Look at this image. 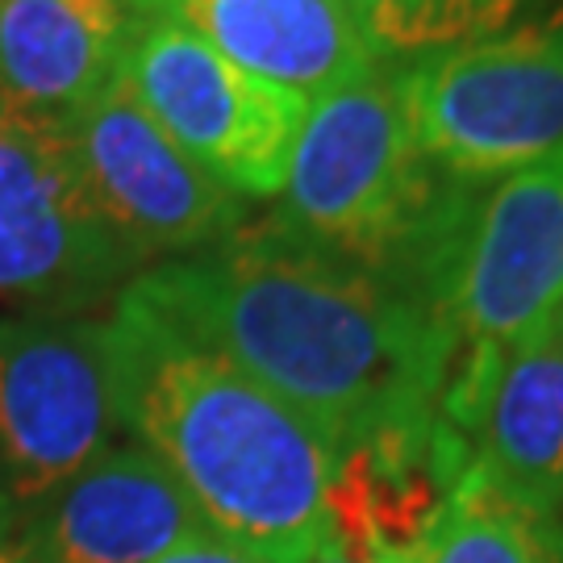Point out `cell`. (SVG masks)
<instances>
[{
  "instance_id": "obj_17",
  "label": "cell",
  "mask_w": 563,
  "mask_h": 563,
  "mask_svg": "<svg viewBox=\"0 0 563 563\" xmlns=\"http://www.w3.org/2000/svg\"><path fill=\"white\" fill-rule=\"evenodd\" d=\"M305 563H372V560H351V555H339V551H330V547H318Z\"/></svg>"
},
{
  "instance_id": "obj_3",
  "label": "cell",
  "mask_w": 563,
  "mask_h": 563,
  "mask_svg": "<svg viewBox=\"0 0 563 563\" xmlns=\"http://www.w3.org/2000/svg\"><path fill=\"white\" fill-rule=\"evenodd\" d=\"M488 184L439 172L409 130L401 67L309 104L272 222L318 251L367 267L455 325L463 246Z\"/></svg>"
},
{
  "instance_id": "obj_6",
  "label": "cell",
  "mask_w": 563,
  "mask_h": 563,
  "mask_svg": "<svg viewBox=\"0 0 563 563\" xmlns=\"http://www.w3.org/2000/svg\"><path fill=\"white\" fill-rule=\"evenodd\" d=\"M139 263L88 197L63 118L0 101V301L84 309Z\"/></svg>"
},
{
  "instance_id": "obj_15",
  "label": "cell",
  "mask_w": 563,
  "mask_h": 563,
  "mask_svg": "<svg viewBox=\"0 0 563 563\" xmlns=\"http://www.w3.org/2000/svg\"><path fill=\"white\" fill-rule=\"evenodd\" d=\"M367 38L372 55L388 67L434 59L460 46H476L518 30L547 0H342Z\"/></svg>"
},
{
  "instance_id": "obj_13",
  "label": "cell",
  "mask_w": 563,
  "mask_h": 563,
  "mask_svg": "<svg viewBox=\"0 0 563 563\" xmlns=\"http://www.w3.org/2000/svg\"><path fill=\"white\" fill-rule=\"evenodd\" d=\"M139 25L130 0H0V101L71 118L121 76Z\"/></svg>"
},
{
  "instance_id": "obj_2",
  "label": "cell",
  "mask_w": 563,
  "mask_h": 563,
  "mask_svg": "<svg viewBox=\"0 0 563 563\" xmlns=\"http://www.w3.org/2000/svg\"><path fill=\"white\" fill-rule=\"evenodd\" d=\"M121 430L146 446L213 534L267 563H305L325 543L339 455L280 397L167 322L134 284L104 318Z\"/></svg>"
},
{
  "instance_id": "obj_11",
  "label": "cell",
  "mask_w": 563,
  "mask_h": 563,
  "mask_svg": "<svg viewBox=\"0 0 563 563\" xmlns=\"http://www.w3.org/2000/svg\"><path fill=\"white\" fill-rule=\"evenodd\" d=\"M139 18L188 25L246 76L322 101L376 71L355 18L342 0H130Z\"/></svg>"
},
{
  "instance_id": "obj_4",
  "label": "cell",
  "mask_w": 563,
  "mask_h": 563,
  "mask_svg": "<svg viewBox=\"0 0 563 563\" xmlns=\"http://www.w3.org/2000/svg\"><path fill=\"white\" fill-rule=\"evenodd\" d=\"M409 130L439 172L497 184L563 146V18L401 67Z\"/></svg>"
},
{
  "instance_id": "obj_9",
  "label": "cell",
  "mask_w": 563,
  "mask_h": 563,
  "mask_svg": "<svg viewBox=\"0 0 563 563\" xmlns=\"http://www.w3.org/2000/svg\"><path fill=\"white\" fill-rule=\"evenodd\" d=\"M563 309V146L488 184L455 284L460 351L501 360Z\"/></svg>"
},
{
  "instance_id": "obj_1",
  "label": "cell",
  "mask_w": 563,
  "mask_h": 563,
  "mask_svg": "<svg viewBox=\"0 0 563 563\" xmlns=\"http://www.w3.org/2000/svg\"><path fill=\"white\" fill-rule=\"evenodd\" d=\"M130 284L301 413L334 455L443 418L455 325L276 222L234 230Z\"/></svg>"
},
{
  "instance_id": "obj_12",
  "label": "cell",
  "mask_w": 563,
  "mask_h": 563,
  "mask_svg": "<svg viewBox=\"0 0 563 563\" xmlns=\"http://www.w3.org/2000/svg\"><path fill=\"white\" fill-rule=\"evenodd\" d=\"M467 451L505 497L563 518V309L501 355Z\"/></svg>"
},
{
  "instance_id": "obj_7",
  "label": "cell",
  "mask_w": 563,
  "mask_h": 563,
  "mask_svg": "<svg viewBox=\"0 0 563 563\" xmlns=\"http://www.w3.org/2000/svg\"><path fill=\"white\" fill-rule=\"evenodd\" d=\"M121 80L192 163L242 201L280 197L309 101L246 76L188 25L142 18Z\"/></svg>"
},
{
  "instance_id": "obj_8",
  "label": "cell",
  "mask_w": 563,
  "mask_h": 563,
  "mask_svg": "<svg viewBox=\"0 0 563 563\" xmlns=\"http://www.w3.org/2000/svg\"><path fill=\"white\" fill-rule=\"evenodd\" d=\"M63 125L88 197L139 260L197 255L246 222V201L188 159L121 76Z\"/></svg>"
},
{
  "instance_id": "obj_10",
  "label": "cell",
  "mask_w": 563,
  "mask_h": 563,
  "mask_svg": "<svg viewBox=\"0 0 563 563\" xmlns=\"http://www.w3.org/2000/svg\"><path fill=\"white\" fill-rule=\"evenodd\" d=\"M213 534L146 446L113 443L0 547V563H155Z\"/></svg>"
},
{
  "instance_id": "obj_16",
  "label": "cell",
  "mask_w": 563,
  "mask_h": 563,
  "mask_svg": "<svg viewBox=\"0 0 563 563\" xmlns=\"http://www.w3.org/2000/svg\"><path fill=\"white\" fill-rule=\"evenodd\" d=\"M155 563H267V560H260V555L246 551V547L230 543L222 534H201V539H188L184 547L167 551V555Z\"/></svg>"
},
{
  "instance_id": "obj_5",
  "label": "cell",
  "mask_w": 563,
  "mask_h": 563,
  "mask_svg": "<svg viewBox=\"0 0 563 563\" xmlns=\"http://www.w3.org/2000/svg\"><path fill=\"white\" fill-rule=\"evenodd\" d=\"M118 434L104 322L0 318V547Z\"/></svg>"
},
{
  "instance_id": "obj_14",
  "label": "cell",
  "mask_w": 563,
  "mask_h": 563,
  "mask_svg": "<svg viewBox=\"0 0 563 563\" xmlns=\"http://www.w3.org/2000/svg\"><path fill=\"white\" fill-rule=\"evenodd\" d=\"M422 563H563V518L526 509L467 463L426 539Z\"/></svg>"
}]
</instances>
